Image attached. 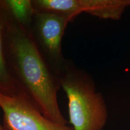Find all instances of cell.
<instances>
[{"mask_svg":"<svg viewBox=\"0 0 130 130\" xmlns=\"http://www.w3.org/2000/svg\"><path fill=\"white\" fill-rule=\"evenodd\" d=\"M0 7L18 24L29 30L36 13L31 0H6Z\"/></svg>","mask_w":130,"mask_h":130,"instance_id":"obj_6","label":"cell"},{"mask_svg":"<svg viewBox=\"0 0 130 130\" xmlns=\"http://www.w3.org/2000/svg\"><path fill=\"white\" fill-rule=\"evenodd\" d=\"M1 16V15H0ZM0 90L12 96L25 98L19 90L13 78L7 61L5 47L4 25L3 19L0 18Z\"/></svg>","mask_w":130,"mask_h":130,"instance_id":"obj_7","label":"cell"},{"mask_svg":"<svg viewBox=\"0 0 130 130\" xmlns=\"http://www.w3.org/2000/svg\"><path fill=\"white\" fill-rule=\"evenodd\" d=\"M3 12L6 58L14 82L22 95L46 118L66 125L68 121L57 100L61 88L59 77L45 60L30 31Z\"/></svg>","mask_w":130,"mask_h":130,"instance_id":"obj_1","label":"cell"},{"mask_svg":"<svg viewBox=\"0 0 130 130\" xmlns=\"http://www.w3.org/2000/svg\"><path fill=\"white\" fill-rule=\"evenodd\" d=\"M58 77L67 96L74 130L103 129L108 118L107 106L90 76L67 61Z\"/></svg>","mask_w":130,"mask_h":130,"instance_id":"obj_2","label":"cell"},{"mask_svg":"<svg viewBox=\"0 0 130 130\" xmlns=\"http://www.w3.org/2000/svg\"><path fill=\"white\" fill-rule=\"evenodd\" d=\"M4 130H74L72 126L55 123L46 118L25 98L12 96L0 90Z\"/></svg>","mask_w":130,"mask_h":130,"instance_id":"obj_4","label":"cell"},{"mask_svg":"<svg viewBox=\"0 0 130 130\" xmlns=\"http://www.w3.org/2000/svg\"><path fill=\"white\" fill-rule=\"evenodd\" d=\"M0 130H4V129H3V126H1V125H0Z\"/></svg>","mask_w":130,"mask_h":130,"instance_id":"obj_8","label":"cell"},{"mask_svg":"<svg viewBox=\"0 0 130 130\" xmlns=\"http://www.w3.org/2000/svg\"><path fill=\"white\" fill-rule=\"evenodd\" d=\"M37 12L57 13L74 19L81 13L101 19L119 20L130 0H32Z\"/></svg>","mask_w":130,"mask_h":130,"instance_id":"obj_5","label":"cell"},{"mask_svg":"<svg viewBox=\"0 0 130 130\" xmlns=\"http://www.w3.org/2000/svg\"><path fill=\"white\" fill-rule=\"evenodd\" d=\"M73 20L62 14L36 11L29 30L42 56L58 77L67 61L61 50L63 36L68 23Z\"/></svg>","mask_w":130,"mask_h":130,"instance_id":"obj_3","label":"cell"}]
</instances>
